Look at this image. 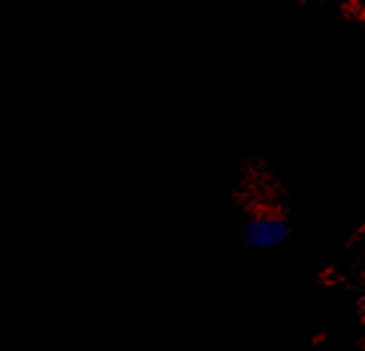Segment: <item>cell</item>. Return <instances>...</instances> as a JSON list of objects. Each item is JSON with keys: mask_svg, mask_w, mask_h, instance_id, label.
I'll list each match as a JSON object with an SVG mask.
<instances>
[{"mask_svg": "<svg viewBox=\"0 0 365 351\" xmlns=\"http://www.w3.org/2000/svg\"><path fill=\"white\" fill-rule=\"evenodd\" d=\"M289 235L287 221L275 213L255 215L243 229V239L253 249H271L283 243Z\"/></svg>", "mask_w": 365, "mask_h": 351, "instance_id": "obj_1", "label": "cell"}]
</instances>
